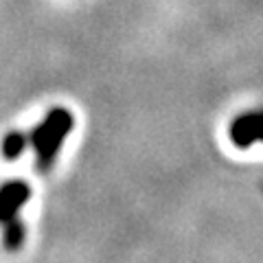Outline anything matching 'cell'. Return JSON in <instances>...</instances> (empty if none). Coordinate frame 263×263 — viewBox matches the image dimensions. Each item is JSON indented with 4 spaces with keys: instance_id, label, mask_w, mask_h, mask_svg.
<instances>
[{
    "instance_id": "cell-2",
    "label": "cell",
    "mask_w": 263,
    "mask_h": 263,
    "mask_svg": "<svg viewBox=\"0 0 263 263\" xmlns=\"http://www.w3.org/2000/svg\"><path fill=\"white\" fill-rule=\"evenodd\" d=\"M31 189L24 182H7L0 186V224H3V237L9 250L20 248L24 239V230L20 224V209L29 202Z\"/></svg>"
},
{
    "instance_id": "cell-3",
    "label": "cell",
    "mask_w": 263,
    "mask_h": 263,
    "mask_svg": "<svg viewBox=\"0 0 263 263\" xmlns=\"http://www.w3.org/2000/svg\"><path fill=\"white\" fill-rule=\"evenodd\" d=\"M24 147H27V136L20 134V132H11L3 141V154L7 160H15L24 152Z\"/></svg>"
},
{
    "instance_id": "cell-1",
    "label": "cell",
    "mask_w": 263,
    "mask_h": 263,
    "mask_svg": "<svg viewBox=\"0 0 263 263\" xmlns=\"http://www.w3.org/2000/svg\"><path fill=\"white\" fill-rule=\"evenodd\" d=\"M75 119L66 108H55L44 117V121L33 129L31 143L35 147L37 167L42 171H48L55 164V158L60 154L64 138L70 134Z\"/></svg>"
}]
</instances>
